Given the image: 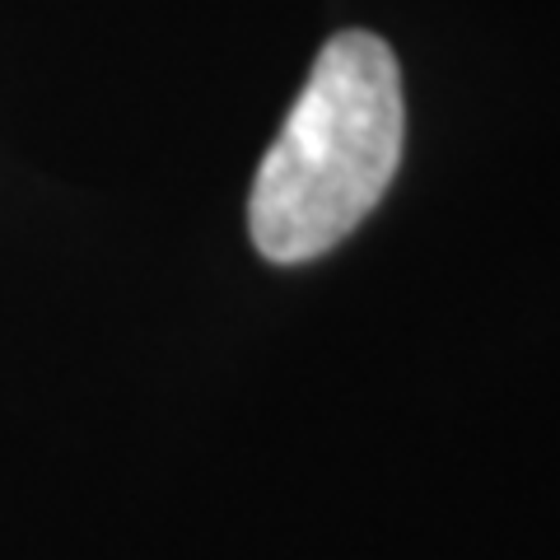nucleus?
I'll return each instance as SVG.
<instances>
[{
	"label": "nucleus",
	"mask_w": 560,
	"mask_h": 560,
	"mask_svg": "<svg viewBox=\"0 0 560 560\" xmlns=\"http://www.w3.org/2000/svg\"><path fill=\"white\" fill-rule=\"evenodd\" d=\"M401 140L407 103L393 47L370 28L337 33L253 178L257 253L276 267H300L350 238L388 191Z\"/></svg>",
	"instance_id": "obj_1"
}]
</instances>
